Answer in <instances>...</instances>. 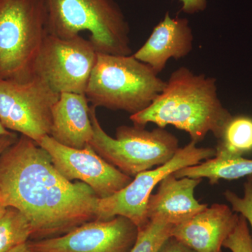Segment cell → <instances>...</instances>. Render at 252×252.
<instances>
[{
  "label": "cell",
  "instance_id": "25",
  "mask_svg": "<svg viewBox=\"0 0 252 252\" xmlns=\"http://www.w3.org/2000/svg\"><path fill=\"white\" fill-rule=\"evenodd\" d=\"M8 252H35L30 246L28 242L26 243L21 244L16 248L12 249Z\"/></svg>",
  "mask_w": 252,
  "mask_h": 252
},
{
  "label": "cell",
  "instance_id": "12",
  "mask_svg": "<svg viewBox=\"0 0 252 252\" xmlns=\"http://www.w3.org/2000/svg\"><path fill=\"white\" fill-rule=\"evenodd\" d=\"M239 216L228 205L215 203L175 225L171 237L195 252H222L223 244L238 223Z\"/></svg>",
  "mask_w": 252,
  "mask_h": 252
},
{
  "label": "cell",
  "instance_id": "4",
  "mask_svg": "<svg viewBox=\"0 0 252 252\" xmlns=\"http://www.w3.org/2000/svg\"><path fill=\"white\" fill-rule=\"evenodd\" d=\"M166 81L145 63L129 56L99 54L85 92L92 106L130 115L147 109Z\"/></svg>",
  "mask_w": 252,
  "mask_h": 252
},
{
  "label": "cell",
  "instance_id": "9",
  "mask_svg": "<svg viewBox=\"0 0 252 252\" xmlns=\"http://www.w3.org/2000/svg\"><path fill=\"white\" fill-rule=\"evenodd\" d=\"M59 97L36 77L26 82L0 78V122L8 130L20 132L39 144L51 134L52 108Z\"/></svg>",
  "mask_w": 252,
  "mask_h": 252
},
{
  "label": "cell",
  "instance_id": "22",
  "mask_svg": "<svg viewBox=\"0 0 252 252\" xmlns=\"http://www.w3.org/2000/svg\"><path fill=\"white\" fill-rule=\"evenodd\" d=\"M182 10L187 14H195L205 11L207 7V0H180Z\"/></svg>",
  "mask_w": 252,
  "mask_h": 252
},
{
  "label": "cell",
  "instance_id": "3",
  "mask_svg": "<svg viewBox=\"0 0 252 252\" xmlns=\"http://www.w3.org/2000/svg\"><path fill=\"white\" fill-rule=\"evenodd\" d=\"M49 34L61 38L90 33L99 54L129 56L130 26L114 0H44Z\"/></svg>",
  "mask_w": 252,
  "mask_h": 252
},
{
  "label": "cell",
  "instance_id": "11",
  "mask_svg": "<svg viewBox=\"0 0 252 252\" xmlns=\"http://www.w3.org/2000/svg\"><path fill=\"white\" fill-rule=\"evenodd\" d=\"M138 230L132 220L117 216L91 220L61 236L28 243L35 252H130Z\"/></svg>",
  "mask_w": 252,
  "mask_h": 252
},
{
  "label": "cell",
  "instance_id": "20",
  "mask_svg": "<svg viewBox=\"0 0 252 252\" xmlns=\"http://www.w3.org/2000/svg\"><path fill=\"white\" fill-rule=\"evenodd\" d=\"M223 247L231 252H252V235L250 225L243 215L239 216L238 223L225 240Z\"/></svg>",
  "mask_w": 252,
  "mask_h": 252
},
{
  "label": "cell",
  "instance_id": "18",
  "mask_svg": "<svg viewBox=\"0 0 252 252\" xmlns=\"http://www.w3.org/2000/svg\"><path fill=\"white\" fill-rule=\"evenodd\" d=\"M32 234L31 225L25 215L14 207H6L0 220V252H8L27 243Z\"/></svg>",
  "mask_w": 252,
  "mask_h": 252
},
{
  "label": "cell",
  "instance_id": "13",
  "mask_svg": "<svg viewBox=\"0 0 252 252\" xmlns=\"http://www.w3.org/2000/svg\"><path fill=\"white\" fill-rule=\"evenodd\" d=\"M193 31L188 19L172 18L167 11L133 56L158 74L165 69L169 60H179L188 56L193 50Z\"/></svg>",
  "mask_w": 252,
  "mask_h": 252
},
{
  "label": "cell",
  "instance_id": "16",
  "mask_svg": "<svg viewBox=\"0 0 252 252\" xmlns=\"http://www.w3.org/2000/svg\"><path fill=\"white\" fill-rule=\"evenodd\" d=\"M252 175V159L218 156L174 172L177 178L208 179L212 185H216L220 180H236Z\"/></svg>",
  "mask_w": 252,
  "mask_h": 252
},
{
  "label": "cell",
  "instance_id": "5",
  "mask_svg": "<svg viewBox=\"0 0 252 252\" xmlns=\"http://www.w3.org/2000/svg\"><path fill=\"white\" fill-rule=\"evenodd\" d=\"M48 34L44 0H0V78L31 80Z\"/></svg>",
  "mask_w": 252,
  "mask_h": 252
},
{
  "label": "cell",
  "instance_id": "26",
  "mask_svg": "<svg viewBox=\"0 0 252 252\" xmlns=\"http://www.w3.org/2000/svg\"><path fill=\"white\" fill-rule=\"evenodd\" d=\"M11 131L8 130L7 129L5 128L4 126L2 125L1 122H0V135H7V134L11 133Z\"/></svg>",
  "mask_w": 252,
  "mask_h": 252
},
{
  "label": "cell",
  "instance_id": "14",
  "mask_svg": "<svg viewBox=\"0 0 252 252\" xmlns=\"http://www.w3.org/2000/svg\"><path fill=\"white\" fill-rule=\"evenodd\" d=\"M201 179L177 178L173 173L166 176L158 184L157 193L149 197L147 206L148 220H160L170 224L185 223L208 207L194 196L195 189Z\"/></svg>",
  "mask_w": 252,
  "mask_h": 252
},
{
  "label": "cell",
  "instance_id": "17",
  "mask_svg": "<svg viewBox=\"0 0 252 252\" xmlns=\"http://www.w3.org/2000/svg\"><path fill=\"white\" fill-rule=\"evenodd\" d=\"M215 156L243 157L252 152V118L236 116L230 119L218 140Z\"/></svg>",
  "mask_w": 252,
  "mask_h": 252
},
{
  "label": "cell",
  "instance_id": "6",
  "mask_svg": "<svg viewBox=\"0 0 252 252\" xmlns=\"http://www.w3.org/2000/svg\"><path fill=\"white\" fill-rule=\"evenodd\" d=\"M95 109L91 105L94 136L89 144L106 161L126 175L133 178L140 172L164 165L180 149L177 137L160 127L149 131L142 126H121L113 138L99 124Z\"/></svg>",
  "mask_w": 252,
  "mask_h": 252
},
{
  "label": "cell",
  "instance_id": "15",
  "mask_svg": "<svg viewBox=\"0 0 252 252\" xmlns=\"http://www.w3.org/2000/svg\"><path fill=\"white\" fill-rule=\"evenodd\" d=\"M85 94L63 93L52 108L51 136L56 142L82 149L94 136L91 107Z\"/></svg>",
  "mask_w": 252,
  "mask_h": 252
},
{
  "label": "cell",
  "instance_id": "7",
  "mask_svg": "<svg viewBox=\"0 0 252 252\" xmlns=\"http://www.w3.org/2000/svg\"><path fill=\"white\" fill-rule=\"evenodd\" d=\"M194 142L180 148L164 165L140 172L128 185L114 195L99 198L95 220H108L122 216L132 220L138 228L148 222L147 206L152 190L162 179L183 167L197 165L215 157L213 148H201Z\"/></svg>",
  "mask_w": 252,
  "mask_h": 252
},
{
  "label": "cell",
  "instance_id": "21",
  "mask_svg": "<svg viewBox=\"0 0 252 252\" xmlns=\"http://www.w3.org/2000/svg\"><path fill=\"white\" fill-rule=\"evenodd\" d=\"M225 200L230 203L232 210L239 215H243L248 220L252 230V184H244V195L240 197L230 190H226L223 193Z\"/></svg>",
  "mask_w": 252,
  "mask_h": 252
},
{
  "label": "cell",
  "instance_id": "10",
  "mask_svg": "<svg viewBox=\"0 0 252 252\" xmlns=\"http://www.w3.org/2000/svg\"><path fill=\"white\" fill-rule=\"evenodd\" d=\"M38 144L49 153L54 167L64 179L72 182H84L99 198L120 191L132 180V177L106 161L90 144L82 149L71 148L49 135L45 136Z\"/></svg>",
  "mask_w": 252,
  "mask_h": 252
},
{
  "label": "cell",
  "instance_id": "24",
  "mask_svg": "<svg viewBox=\"0 0 252 252\" xmlns=\"http://www.w3.org/2000/svg\"><path fill=\"white\" fill-rule=\"evenodd\" d=\"M18 139L17 135L14 132H11L7 135H0V156L1 154L12 145Z\"/></svg>",
  "mask_w": 252,
  "mask_h": 252
},
{
  "label": "cell",
  "instance_id": "2",
  "mask_svg": "<svg viewBox=\"0 0 252 252\" xmlns=\"http://www.w3.org/2000/svg\"><path fill=\"white\" fill-rule=\"evenodd\" d=\"M233 115L219 98L217 80L186 67L172 73L163 91L142 112L130 115L134 125L175 126L198 144L211 133L220 139Z\"/></svg>",
  "mask_w": 252,
  "mask_h": 252
},
{
  "label": "cell",
  "instance_id": "27",
  "mask_svg": "<svg viewBox=\"0 0 252 252\" xmlns=\"http://www.w3.org/2000/svg\"><path fill=\"white\" fill-rule=\"evenodd\" d=\"M6 207L4 206L2 204L0 203V220L4 216L5 212H6Z\"/></svg>",
  "mask_w": 252,
  "mask_h": 252
},
{
  "label": "cell",
  "instance_id": "23",
  "mask_svg": "<svg viewBox=\"0 0 252 252\" xmlns=\"http://www.w3.org/2000/svg\"><path fill=\"white\" fill-rule=\"evenodd\" d=\"M158 252H195L180 240L170 237L163 243Z\"/></svg>",
  "mask_w": 252,
  "mask_h": 252
},
{
  "label": "cell",
  "instance_id": "28",
  "mask_svg": "<svg viewBox=\"0 0 252 252\" xmlns=\"http://www.w3.org/2000/svg\"><path fill=\"white\" fill-rule=\"evenodd\" d=\"M248 181H249V182H251V183L252 184V175L248 176Z\"/></svg>",
  "mask_w": 252,
  "mask_h": 252
},
{
  "label": "cell",
  "instance_id": "8",
  "mask_svg": "<svg viewBox=\"0 0 252 252\" xmlns=\"http://www.w3.org/2000/svg\"><path fill=\"white\" fill-rule=\"evenodd\" d=\"M97 55L90 40L81 35L66 39L49 34L34 63L33 77L59 94H85Z\"/></svg>",
  "mask_w": 252,
  "mask_h": 252
},
{
  "label": "cell",
  "instance_id": "19",
  "mask_svg": "<svg viewBox=\"0 0 252 252\" xmlns=\"http://www.w3.org/2000/svg\"><path fill=\"white\" fill-rule=\"evenodd\" d=\"M174 225L160 220H150L139 228L133 248L130 252H158L171 237Z\"/></svg>",
  "mask_w": 252,
  "mask_h": 252
},
{
  "label": "cell",
  "instance_id": "1",
  "mask_svg": "<svg viewBox=\"0 0 252 252\" xmlns=\"http://www.w3.org/2000/svg\"><path fill=\"white\" fill-rule=\"evenodd\" d=\"M98 200L84 182L64 179L45 149L26 136L0 156V203L25 215L32 238L61 236L95 220Z\"/></svg>",
  "mask_w": 252,
  "mask_h": 252
}]
</instances>
